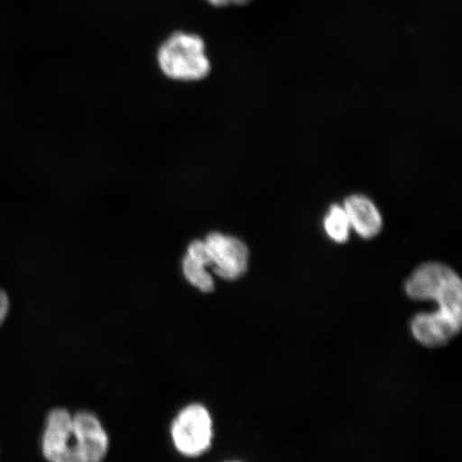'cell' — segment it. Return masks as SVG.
Segmentation results:
<instances>
[{
    "mask_svg": "<svg viewBox=\"0 0 462 462\" xmlns=\"http://www.w3.org/2000/svg\"><path fill=\"white\" fill-rule=\"evenodd\" d=\"M414 301H433L438 310L419 314L411 321V333L426 348H439L454 339L462 328V282L452 268L439 263L420 265L404 284Z\"/></svg>",
    "mask_w": 462,
    "mask_h": 462,
    "instance_id": "obj_1",
    "label": "cell"
},
{
    "mask_svg": "<svg viewBox=\"0 0 462 462\" xmlns=\"http://www.w3.org/2000/svg\"><path fill=\"white\" fill-rule=\"evenodd\" d=\"M42 448L48 462H104L111 439L95 412L57 407L45 419Z\"/></svg>",
    "mask_w": 462,
    "mask_h": 462,
    "instance_id": "obj_2",
    "label": "cell"
},
{
    "mask_svg": "<svg viewBox=\"0 0 462 462\" xmlns=\"http://www.w3.org/2000/svg\"><path fill=\"white\" fill-rule=\"evenodd\" d=\"M159 66L167 78L192 82L208 77L211 65L202 39L177 32L166 40L158 54Z\"/></svg>",
    "mask_w": 462,
    "mask_h": 462,
    "instance_id": "obj_3",
    "label": "cell"
},
{
    "mask_svg": "<svg viewBox=\"0 0 462 462\" xmlns=\"http://www.w3.org/2000/svg\"><path fill=\"white\" fill-rule=\"evenodd\" d=\"M170 431L177 453L189 459L205 455L215 438L212 415L205 404L199 402L189 403L179 410Z\"/></svg>",
    "mask_w": 462,
    "mask_h": 462,
    "instance_id": "obj_4",
    "label": "cell"
},
{
    "mask_svg": "<svg viewBox=\"0 0 462 462\" xmlns=\"http://www.w3.org/2000/svg\"><path fill=\"white\" fill-rule=\"evenodd\" d=\"M204 241L210 257L211 271L219 279L238 281L247 273L250 251L244 241L221 233H211Z\"/></svg>",
    "mask_w": 462,
    "mask_h": 462,
    "instance_id": "obj_5",
    "label": "cell"
},
{
    "mask_svg": "<svg viewBox=\"0 0 462 462\" xmlns=\"http://www.w3.org/2000/svg\"><path fill=\"white\" fill-rule=\"evenodd\" d=\"M343 207L351 230H355L363 239H373L380 234L383 219L371 199L360 194L351 195L346 199Z\"/></svg>",
    "mask_w": 462,
    "mask_h": 462,
    "instance_id": "obj_6",
    "label": "cell"
},
{
    "mask_svg": "<svg viewBox=\"0 0 462 462\" xmlns=\"http://www.w3.org/2000/svg\"><path fill=\"white\" fill-rule=\"evenodd\" d=\"M323 228L328 238L337 244L343 245L348 241L351 226L343 206H331L323 219Z\"/></svg>",
    "mask_w": 462,
    "mask_h": 462,
    "instance_id": "obj_7",
    "label": "cell"
},
{
    "mask_svg": "<svg viewBox=\"0 0 462 462\" xmlns=\"http://www.w3.org/2000/svg\"><path fill=\"white\" fill-rule=\"evenodd\" d=\"M182 273L189 284L202 293L215 291L216 282L211 271L189 256L182 260Z\"/></svg>",
    "mask_w": 462,
    "mask_h": 462,
    "instance_id": "obj_8",
    "label": "cell"
},
{
    "mask_svg": "<svg viewBox=\"0 0 462 462\" xmlns=\"http://www.w3.org/2000/svg\"><path fill=\"white\" fill-rule=\"evenodd\" d=\"M10 310V300L7 292L4 289L0 288V327L7 319Z\"/></svg>",
    "mask_w": 462,
    "mask_h": 462,
    "instance_id": "obj_9",
    "label": "cell"
},
{
    "mask_svg": "<svg viewBox=\"0 0 462 462\" xmlns=\"http://www.w3.org/2000/svg\"><path fill=\"white\" fill-rule=\"evenodd\" d=\"M212 5H216V7H226L228 5H246L251 2V0H207Z\"/></svg>",
    "mask_w": 462,
    "mask_h": 462,
    "instance_id": "obj_10",
    "label": "cell"
}]
</instances>
